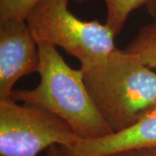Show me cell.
Listing matches in <instances>:
<instances>
[{
    "label": "cell",
    "mask_w": 156,
    "mask_h": 156,
    "mask_svg": "<svg viewBox=\"0 0 156 156\" xmlns=\"http://www.w3.org/2000/svg\"><path fill=\"white\" fill-rule=\"evenodd\" d=\"M38 85L14 89L11 100L50 112L64 121L80 139H97L112 134L89 95L83 70L71 68L56 46L38 43Z\"/></svg>",
    "instance_id": "cell-1"
},
{
    "label": "cell",
    "mask_w": 156,
    "mask_h": 156,
    "mask_svg": "<svg viewBox=\"0 0 156 156\" xmlns=\"http://www.w3.org/2000/svg\"><path fill=\"white\" fill-rule=\"evenodd\" d=\"M83 73L89 95L112 133L134 125L156 101V73L126 49L116 48Z\"/></svg>",
    "instance_id": "cell-2"
},
{
    "label": "cell",
    "mask_w": 156,
    "mask_h": 156,
    "mask_svg": "<svg viewBox=\"0 0 156 156\" xmlns=\"http://www.w3.org/2000/svg\"><path fill=\"white\" fill-rule=\"evenodd\" d=\"M69 2L40 0L25 21L37 44L48 43L63 49L86 70L103 62L115 50V36L106 23L76 17L69 9Z\"/></svg>",
    "instance_id": "cell-3"
},
{
    "label": "cell",
    "mask_w": 156,
    "mask_h": 156,
    "mask_svg": "<svg viewBox=\"0 0 156 156\" xmlns=\"http://www.w3.org/2000/svg\"><path fill=\"white\" fill-rule=\"evenodd\" d=\"M79 139L67 123L50 112L0 101V156H37L52 146L71 148Z\"/></svg>",
    "instance_id": "cell-4"
},
{
    "label": "cell",
    "mask_w": 156,
    "mask_h": 156,
    "mask_svg": "<svg viewBox=\"0 0 156 156\" xmlns=\"http://www.w3.org/2000/svg\"><path fill=\"white\" fill-rule=\"evenodd\" d=\"M37 43L25 20L0 23V101L11 100L20 78L37 72Z\"/></svg>",
    "instance_id": "cell-5"
},
{
    "label": "cell",
    "mask_w": 156,
    "mask_h": 156,
    "mask_svg": "<svg viewBox=\"0 0 156 156\" xmlns=\"http://www.w3.org/2000/svg\"><path fill=\"white\" fill-rule=\"evenodd\" d=\"M148 148H156V101L131 127L97 139H79L66 150L71 156H108Z\"/></svg>",
    "instance_id": "cell-6"
},
{
    "label": "cell",
    "mask_w": 156,
    "mask_h": 156,
    "mask_svg": "<svg viewBox=\"0 0 156 156\" xmlns=\"http://www.w3.org/2000/svg\"><path fill=\"white\" fill-rule=\"evenodd\" d=\"M126 50L136 54L147 66L156 68V18L138 30Z\"/></svg>",
    "instance_id": "cell-7"
},
{
    "label": "cell",
    "mask_w": 156,
    "mask_h": 156,
    "mask_svg": "<svg viewBox=\"0 0 156 156\" xmlns=\"http://www.w3.org/2000/svg\"><path fill=\"white\" fill-rule=\"evenodd\" d=\"M106 6L105 23L116 37L122 32L130 14L149 0H102Z\"/></svg>",
    "instance_id": "cell-8"
},
{
    "label": "cell",
    "mask_w": 156,
    "mask_h": 156,
    "mask_svg": "<svg viewBox=\"0 0 156 156\" xmlns=\"http://www.w3.org/2000/svg\"><path fill=\"white\" fill-rule=\"evenodd\" d=\"M40 0H0V23L10 20H25L33 6ZM85 3L89 0H75Z\"/></svg>",
    "instance_id": "cell-9"
},
{
    "label": "cell",
    "mask_w": 156,
    "mask_h": 156,
    "mask_svg": "<svg viewBox=\"0 0 156 156\" xmlns=\"http://www.w3.org/2000/svg\"><path fill=\"white\" fill-rule=\"evenodd\" d=\"M47 156H71L65 147L61 146L55 145L47 149Z\"/></svg>",
    "instance_id": "cell-10"
},
{
    "label": "cell",
    "mask_w": 156,
    "mask_h": 156,
    "mask_svg": "<svg viewBox=\"0 0 156 156\" xmlns=\"http://www.w3.org/2000/svg\"><path fill=\"white\" fill-rule=\"evenodd\" d=\"M132 156H156V148H148L131 152Z\"/></svg>",
    "instance_id": "cell-11"
},
{
    "label": "cell",
    "mask_w": 156,
    "mask_h": 156,
    "mask_svg": "<svg viewBox=\"0 0 156 156\" xmlns=\"http://www.w3.org/2000/svg\"><path fill=\"white\" fill-rule=\"evenodd\" d=\"M146 6L148 13L152 16L153 19L156 18V0H149V2L147 4Z\"/></svg>",
    "instance_id": "cell-12"
},
{
    "label": "cell",
    "mask_w": 156,
    "mask_h": 156,
    "mask_svg": "<svg viewBox=\"0 0 156 156\" xmlns=\"http://www.w3.org/2000/svg\"><path fill=\"white\" fill-rule=\"evenodd\" d=\"M108 156H132V154L131 152H127V153H119V154H115Z\"/></svg>",
    "instance_id": "cell-13"
}]
</instances>
